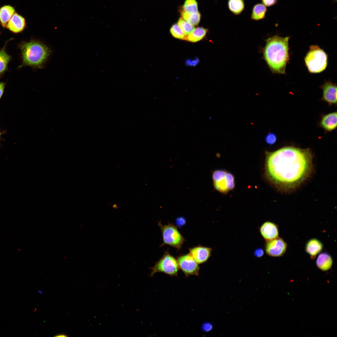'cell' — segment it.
I'll list each match as a JSON object with an SVG mask.
<instances>
[{"mask_svg":"<svg viewBox=\"0 0 337 337\" xmlns=\"http://www.w3.org/2000/svg\"><path fill=\"white\" fill-rule=\"evenodd\" d=\"M265 154V177L280 190L295 189L312 172L313 155L309 149L287 146Z\"/></svg>","mask_w":337,"mask_h":337,"instance_id":"obj_1","label":"cell"},{"mask_svg":"<svg viewBox=\"0 0 337 337\" xmlns=\"http://www.w3.org/2000/svg\"><path fill=\"white\" fill-rule=\"evenodd\" d=\"M290 37L277 35L268 38L263 55L264 59L271 71L274 73H285L286 65L290 60L289 41Z\"/></svg>","mask_w":337,"mask_h":337,"instance_id":"obj_2","label":"cell"},{"mask_svg":"<svg viewBox=\"0 0 337 337\" xmlns=\"http://www.w3.org/2000/svg\"><path fill=\"white\" fill-rule=\"evenodd\" d=\"M22 62L19 67L29 66L42 69L51 54V51L47 46L38 40L23 42L18 45Z\"/></svg>","mask_w":337,"mask_h":337,"instance_id":"obj_3","label":"cell"},{"mask_svg":"<svg viewBox=\"0 0 337 337\" xmlns=\"http://www.w3.org/2000/svg\"><path fill=\"white\" fill-rule=\"evenodd\" d=\"M305 65L309 72L318 73L324 71L328 65V56L326 53L319 46L312 45L304 58Z\"/></svg>","mask_w":337,"mask_h":337,"instance_id":"obj_4","label":"cell"},{"mask_svg":"<svg viewBox=\"0 0 337 337\" xmlns=\"http://www.w3.org/2000/svg\"><path fill=\"white\" fill-rule=\"evenodd\" d=\"M150 276L157 272H162L170 276H177L179 269L177 259L172 256L168 250L164 252L162 256L153 267Z\"/></svg>","mask_w":337,"mask_h":337,"instance_id":"obj_5","label":"cell"},{"mask_svg":"<svg viewBox=\"0 0 337 337\" xmlns=\"http://www.w3.org/2000/svg\"><path fill=\"white\" fill-rule=\"evenodd\" d=\"M158 225L161 230L163 237V242L160 247L168 245L179 250L185 240L177 227L170 223L163 225L160 222H158Z\"/></svg>","mask_w":337,"mask_h":337,"instance_id":"obj_6","label":"cell"},{"mask_svg":"<svg viewBox=\"0 0 337 337\" xmlns=\"http://www.w3.org/2000/svg\"><path fill=\"white\" fill-rule=\"evenodd\" d=\"M212 179L215 189L222 193L226 194L235 187L233 175L226 170L214 171L212 174Z\"/></svg>","mask_w":337,"mask_h":337,"instance_id":"obj_7","label":"cell"},{"mask_svg":"<svg viewBox=\"0 0 337 337\" xmlns=\"http://www.w3.org/2000/svg\"><path fill=\"white\" fill-rule=\"evenodd\" d=\"M179 269L186 276L190 275L198 276L200 267L189 253L181 255L177 257Z\"/></svg>","mask_w":337,"mask_h":337,"instance_id":"obj_8","label":"cell"},{"mask_svg":"<svg viewBox=\"0 0 337 337\" xmlns=\"http://www.w3.org/2000/svg\"><path fill=\"white\" fill-rule=\"evenodd\" d=\"M265 250L266 253L272 257H280L285 252L287 244L282 238L278 237L266 242Z\"/></svg>","mask_w":337,"mask_h":337,"instance_id":"obj_9","label":"cell"},{"mask_svg":"<svg viewBox=\"0 0 337 337\" xmlns=\"http://www.w3.org/2000/svg\"><path fill=\"white\" fill-rule=\"evenodd\" d=\"M320 88L323 90L322 96L321 99L330 106L337 105V86L330 81H326Z\"/></svg>","mask_w":337,"mask_h":337,"instance_id":"obj_10","label":"cell"},{"mask_svg":"<svg viewBox=\"0 0 337 337\" xmlns=\"http://www.w3.org/2000/svg\"><path fill=\"white\" fill-rule=\"evenodd\" d=\"M189 254L198 264L206 262L210 257L211 248L198 245L189 248Z\"/></svg>","mask_w":337,"mask_h":337,"instance_id":"obj_11","label":"cell"},{"mask_svg":"<svg viewBox=\"0 0 337 337\" xmlns=\"http://www.w3.org/2000/svg\"><path fill=\"white\" fill-rule=\"evenodd\" d=\"M259 231L261 235L266 242L278 237V227L272 222L266 221L264 222L261 226Z\"/></svg>","mask_w":337,"mask_h":337,"instance_id":"obj_12","label":"cell"},{"mask_svg":"<svg viewBox=\"0 0 337 337\" xmlns=\"http://www.w3.org/2000/svg\"><path fill=\"white\" fill-rule=\"evenodd\" d=\"M26 22L25 18L15 12L8 21L6 27L11 32L17 33L22 32L25 29Z\"/></svg>","mask_w":337,"mask_h":337,"instance_id":"obj_13","label":"cell"},{"mask_svg":"<svg viewBox=\"0 0 337 337\" xmlns=\"http://www.w3.org/2000/svg\"><path fill=\"white\" fill-rule=\"evenodd\" d=\"M337 115L336 111L323 115L319 123L320 126L327 132L335 129L337 125Z\"/></svg>","mask_w":337,"mask_h":337,"instance_id":"obj_14","label":"cell"},{"mask_svg":"<svg viewBox=\"0 0 337 337\" xmlns=\"http://www.w3.org/2000/svg\"><path fill=\"white\" fill-rule=\"evenodd\" d=\"M323 245L319 240L312 238L307 242L305 247L306 252L311 259H314L322 250Z\"/></svg>","mask_w":337,"mask_h":337,"instance_id":"obj_15","label":"cell"},{"mask_svg":"<svg viewBox=\"0 0 337 337\" xmlns=\"http://www.w3.org/2000/svg\"><path fill=\"white\" fill-rule=\"evenodd\" d=\"M317 266L323 271L329 270L333 264V259L331 256L326 252L320 253L318 256L316 261Z\"/></svg>","mask_w":337,"mask_h":337,"instance_id":"obj_16","label":"cell"},{"mask_svg":"<svg viewBox=\"0 0 337 337\" xmlns=\"http://www.w3.org/2000/svg\"><path fill=\"white\" fill-rule=\"evenodd\" d=\"M267 11V8L262 3H257L252 8L250 19L256 21L263 20L265 18Z\"/></svg>","mask_w":337,"mask_h":337,"instance_id":"obj_17","label":"cell"},{"mask_svg":"<svg viewBox=\"0 0 337 337\" xmlns=\"http://www.w3.org/2000/svg\"><path fill=\"white\" fill-rule=\"evenodd\" d=\"M15 9L9 5H4L0 8V24L6 27L8 21L15 13Z\"/></svg>","mask_w":337,"mask_h":337,"instance_id":"obj_18","label":"cell"},{"mask_svg":"<svg viewBox=\"0 0 337 337\" xmlns=\"http://www.w3.org/2000/svg\"><path fill=\"white\" fill-rule=\"evenodd\" d=\"M11 39L7 41L3 48L0 50V77L7 71L8 64L11 59V56L7 54L6 50L7 43Z\"/></svg>","mask_w":337,"mask_h":337,"instance_id":"obj_19","label":"cell"},{"mask_svg":"<svg viewBox=\"0 0 337 337\" xmlns=\"http://www.w3.org/2000/svg\"><path fill=\"white\" fill-rule=\"evenodd\" d=\"M244 0H228L227 7L229 10L235 15L241 14L245 7Z\"/></svg>","mask_w":337,"mask_h":337,"instance_id":"obj_20","label":"cell"},{"mask_svg":"<svg viewBox=\"0 0 337 337\" xmlns=\"http://www.w3.org/2000/svg\"><path fill=\"white\" fill-rule=\"evenodd\" d=\"M208 31L207 29L203 27L195 28L191 33L186 36L185 40L192 42H198L203 39Z\"/></svg>","mask_w":337,"mask_h":337,"instance_id":"obj_21","label":"cell"},{"mask_svg":"<svg viewBox=\"0 0 337 337\" xmlns=\"http://www.w3.org/2000/svg\"><path fill=\"white\" fill-rule=\"evenodd\" d=\"M182 18L185 21L193 26H196L199 24L201 18V15L198 12L195 14H190L182 10L180 12Z\"/></svg>","mask_w":337,"mask_h":337,"instance_id":"obj_22","label":"cell"},{"mask_svg":"<svg viewBox=\"0 0 337 337\" xmlns=\"http://www.w3.org/2000/svg\"><path fill=\"white\" fill-rule=\"evenodd\" d=\"M183 10L190 14L198 12V3L196 0H186L182 7Z\"/></svg>","mask_w":337,"mask_h":337,"instance_id":"obj_23","label":"cell"},{"mask_svg":"<svg viewBox=\"0 0 337 337\" xmlns=\"http://www.w3.org/2000/svg\"><path fill=\"white\" fill-rule=\"evenodd\" d=\"M177 24L186 36L190 34L195 29L193 26L188 22L182 17L179 18Z\"/></svg>","mask_w":337,"mask_h":337,"instance_id":"obj_24","label":"cell"},{"mask_svg":"<svg viewBox=\"0 0 337 337\" xmlns=\"http://www.w3.org/2000/svg\"><path fill=\"white\" fill-rule=\"evenodd\" d=\"M170 32L172 36L177 39L185 40L186 36L184 34L177 24H173L171 27Z\"/></svg>","mask_w":337,"mask_h":337,"instance_id":"obj_25","label":"cell"},{"mask_svg":"<svg viewBox=\"0 0 337 337\" xmlns=\"http://www.w3.org/2000/svg\"><path fill=\"white\" fill-rule=\"evenodd\" d=\"M265 140L266 143L272 145L274 144L276 141L277 137L276 135L273 133H270L268 134L265 137Z\"/></svg>","mask_w":337,"mask_h":337,"instance_id":"obj_26","label":"cell"},{"mask_svg":"<svg viewBox=\"0 0 337 337\" xmlns=\"http://www.w3.org/2000/svg\"><path fill=\"white\" fill-rule=\"evenodd\" d=\"M278 0H261L263 4L266 7H270L276 4Z\"/></svg>","mask_w":337,"mask_h":337,"instance_id":"obj_27","label":"cell"},{"mask_svg":"<svg viewBox=\"0 0 337 337\" xmlns=\"http://www.w3.org/2000/svg\"><path fill=\"white\" fill-rule=\"evenodd\" d=\"M186 223V220L184 217H179L176 219V224L178 227H181L183 226Z\"/></svg>","mask_w":337,"mask_h":337,"instance_id":"obj_28","label":"cell"},{"mask_svg":"<svg viewBox=\"0 0 337 337\" xmlns=\"http://www.w3.org/2000/svg\"><path fill=\"white\" fill-rule=\"evenodd\" d=\"M264 253L263 250L261 248H259L256 250L254 252L255 256L256 257H262Z\"/></svg>","mask_w":337,"mask_h":337,"instance_id":"obj_29","label":"cell"},{"mask_svg":"<svg viewBox=\"0 0 337 337\" xmlns=\"http://www.w3.org/2000/svg\"><path fill=\"white\" fill-rule=\"evenodd\" d=\"M199 62V60L196 58L194 60H188L187 61L186 63L187 65L190 66H195L197 65Z\"/></svg>","mask_w":337,"mask_h":337,"instance_id":"obj_30","label":"cell"},{"mask_svg":"<svg viewBox=\"0 0 337 337\" xmlns=\"http://www.w3.org/2000/svg\"><path fill=\"white\" fill-rule=\"evenodd\" d=\"M6 83L3 82H0V100L2 98L4 92Z\"/></svg>","mask_w":337,"mask_h":337,"instance_id":"obj_31","label":"cell"},{"mask_svg":"<svg viewBox=\"0 0 337 337\" xmlns=\"http://www.w3.org/2000/svg\"><path fill=\"white\" fill-rule=\"evenodd\" d=\"M209 327H210V325L209 326V325L205 324L203 326V329L205 330L208 331L210 329Z\"/></svg>","mask_w":337,"mask_h":337,"instance_id":"obj_32","label":"cell"},{"mask_svg":"<svg viewBox=\"0 0 337 337\" xmlns=\"http://www.w3.org/2000/svg\"><path fill=\"white\" fill-rule=\"evenodd\" d=\"M54 336L56 337H67L68 336L66 334H57L56 335H55Z\"/></svg>","mask_w":337,"mask_h":337,"instance_id":"obj_33","label":"cell"},{"mask_svg":"<svg viewBox=\"0 0 337 337\" xmlns=\"http://www.w3.org/2000/svg\"><path fill=\"white\" fill-rule=\"evenodd\" d=\"M0 136H1V132H0Z\"/></svg>","mask_w":337,"mask_h":337,"instance_id":"obj_34","label":"cell"},{"mask_svg":"<svg viewBox=\"0 0 337 337\" xmlns=\"http://www.w3.org/2000/svg\"></svg>","mask_w":337,"mask_h":337,"instance_id":"obj_35","label":"cell"}]
</instances>
